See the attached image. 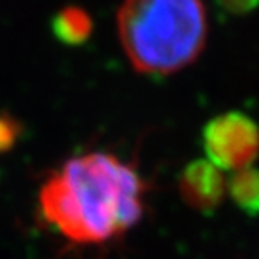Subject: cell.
<instances>
[{
    "label": "cell",
    "instance_id": "5b68a950",
    "mask_svg": "<svg viewBox=\"0 0 259 259\" xmlns=\"http://www.w3.org/2000/svg\"><path fill=\"white\" fill-rule=\"evenodd\" d=\"M227 194L247 214L259 212V169L245 167L227 178Z\"/></svg>",
    "mask_w": 259,
    "mask_h": 259
},
{
    "label": "cell",
    "instance_id": "7a4b0ae2",
    "mask_svg": "<svg viewBox=\"0 0 259 259\" xmlns=\"http://www.w3.org/2000/svg\"><path fill=\"white\" fill-rule=\"evenodd\" d=\"M209 20L203 0H122L117 36L135 72L169 76L198 60Z\"/></svg>",
    "mask_w": 259,
    "mask_h": 259
},
{
    "label": "cell",
    "instance_id": "3957f363",
    "mask_svg": "<svg viewBox=\"0 0 259 259\" xmlns=\"http://www.w3.org/2000/svg\"><path fill=\"white\" fill-rule=\"evenodd\" d=\"M207 160L222 171L254 166L259 157V124L243 112H225L212 117L202 132Z\"/></svg>",
    "mask_w": 259,
    "mask_h": 259
},
{
    "label": "cell",
    "instance_id": "6da1fadb",
    "mask_svg": "<svg viewBox=\"0 0 259 259\" xmlns=\"http://www.w3.org/2000/svg\"><path fill=\"white\" fill-rule=\"evenodd\" d=\"M144 180L132 164L105 151L77 155L51 173L38 193L40 214L76 245H103L144 214Z\"/></svg>",
    "mask_w": 259,
    "mask_h": 259
},
{
    "label": "cell",
    "instance_id": "8992f818",
    "mask_svg": "<svg viewBox=\"0 0 259 259\" xmlns=\"http://www.w3.org/2000/svg\"><path fill=\"white\" fill-rule=\"evenodd\" d=\"M54 34L60 41L69 45L85 44L92 34V20L87 11L76 6L63 8L53 22Z\"/></svg>",
    "mask_w": 259,
    "mask_h": 259
},
{
    "label": "cell",
    "instance_id": "277c9868",
    "mask_svg": "<svg viewBox=\"0 0 259 259\" xmlns=\"http://www.w3.org/2000/svg\"><path fill=\"white\" fill-rule=\"evenodd\" d=\"M182 200L196 210H212L227 194V177L207 158L194 160L184 167L178 178Z\"/></svg>",
    "mask_w": 259,
    "mask_h": 259
},
{
    "label": "cell",
    "instance_id": "52a82bcc",
    "mask_svg": "<svg viewBox=\"0 0 259 259\" xmlns=\"http://www.w3.org/2000/svg\"><path fill=\"white\" fill-rule=\"evenodd\" d=\"M229 11H248L257 4V0H220Z\"/></svg>",
    "mask_w": 259,
    "mask_h": 259
}]
</instances>
